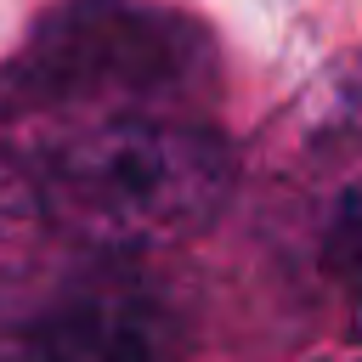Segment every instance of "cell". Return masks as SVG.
Segmentation results:
<instances>
[{
	"instance_id": "7a4b0ae2",
	"label": "cell",
	"mask_w": 362,
	"mask_h": 362,
	"mask_svg": "<svg viewBox=\"0 0 362 362\" xmlns=\"http://www.w3.org/2000/svg\"><path fill=\"white\" fill-rule=\"evenodd\" d=\"M198 68V34L141 0H74L62 6L17 57V68L0 79V90L23 107L40 102H130V113L147 96H175Z\"/></svg>"
},
{
	"instance_id": "6da1fadb",
	"label": "cell",
	"mask_w": 362,
	"mask_h": 362,
	"mask_svg": "<svg viewBox=\"0 0 362 362\" xmlns=\"http://www.w3.org/2000/svg\"><path fill=\"white\" fill-rule=\"evenodd\" d=\"M45 221L68 238L136 255L204 232L232 198V147L175 113H107L45 147L40 170Z\"/></svg>"
},
{
	"instance_id": "5b68a950",
	"label": "cell",
	"mask_w": 362,
	"mask_h": 362,
	"mask_svg": "<svg viewBox=\"0 0 362 362\" xmlns=\"http://www.w3.org/2000/svg\"><path fill=\"white\" fill-rule=\"evenodd\" d=\"M322 272L339 294V317L345 328L362 339V181L339 192L334 221L322 232Z\"/></svg>"
},
{
	"instance_id": "3957f363",
	"label": "cell",
	"mask_w": 362,
	"mask_h": 362,
	"mask_svg": "<svg viewBox=\"0 0 362 362\" xmlns=\"http://www.w3.org/2000/svg\"><path fill=\"white\" fill-rule=\"evenodd\" d=\"M153 305L124 288H85L34 328L0 334V362H153Z\"/></svg>"
},
{
	"instance_id": "277c9868",
	"label": "cell",
	"mask_w": 362,
	"mask_h": 362,
	"mask_svg": "<svg viewBox=\"0 0 362 362\" xmlns=\"http://www.w3.org/2000/svg\"><path fill=\"white\" fill-rule=\"evenodd\" d=\"M45 226L51 221H45V198H40L34 170H23L11 153H0V294H11L28 277Z\"/></svg>"
}]
</instances>
